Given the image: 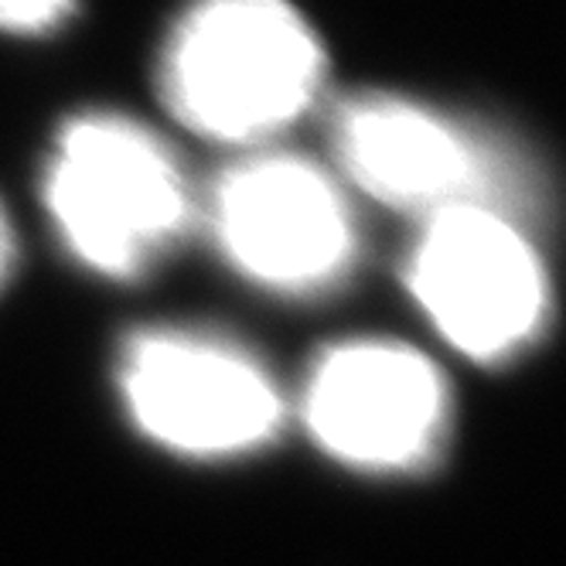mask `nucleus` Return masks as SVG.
Instances as JSON below:
<instances>
[{"mask_svg":"<svg viewBox=\"0 0 566 566\" xmlns=\"http://www.w3.org/2000/svg\"><path fill=\"white\" fill-rule=\"evenodd\" d=\"M325 83L314 28L276 0L188 11L160 55V96L178 124L219 144H260L311 109Z\"/></svg>","mask_w":566,"mask_h":566,"instance_id":"obj_1","label":"nucleus"},{"mask_svg":"<svg viewBox=\"0 0 566 566\" xmlns=\"http://www.w3.org/2000/svg\"><path fill=\"white\" fill-rule=\"evenodd\" d=\"M45 209L65 250L99 276L144 273L191 219L175 154L116 113L75 116L45 168Z\"/></svg>","mask_w":566,"mask_h":566,"instance_id":"obj_2","label":"nucleus"},{"mask_svg":"<svg viewBox=\"0 0 566 566\" xmlns=\"http://www.w3.org/2000/svg\"><path fill=\"white\" fill-rule=\"evenodd\" d=\"M407 287L440 338L474 361L522 352L549 307L539 253L492 206H458L423 219L407 260Z\"/></svg>","mask_w":566,"mask_h":566,"instance_id":"obj_3","label":"nucleus"},{"mask_svg":"<svg viewBox=\"0 0 566 566\" xmlns=\"http://www.w3.org/2000/svg\"><path fill=\"white\" fill-rule=\"evenodd\" d=\"M119 392L144 437L195 461L250 454L283 420V399L256 358L185 328L134 335L119 358Z\"/></svg>","mask_w":566,"mask_h":566,"instance_id":"obj_4","label":"nucleus"},{"mask_svg":"<svg viewBox=\"0 0 566 566\" xmlns=\"http://www.w3.org/2000/svg\"><path fill=\"white\" fill-rule=\"evenodd\" d=\"M209 229L235 273L291 297L335 287L358 247L338 181L294 154L229 168L209 195Z\"/></svg>","mask_w":566,"mask_h":566,"instance_id":"obj_5","label":"nucleus"},{"mask_svg":"<svg viewBox=\"0 0 566 566\" xmlns=\"http://www.w3.org/2000/svg\"><path fill=\"white\" fill-rule=\"evenodd\" d=\"M304 423L328 458L361 471L423 464L448 427V386L433 361L389 338L328 348L304 386Z\"/></svg>","mask_w":566,"mask_h":566,"instance_id":"obj_6","label":"nucleus"},{"mask_svg":"<svg viewBox=\"0 0 566 566\" xmlns=\"http://www.w3.org/2000/svg\"><path fill=\"white\" fill-rule=\"evenodd\" d=\"M335 154L348 181L389 209L437 216L458 206H495V160L440 116L407 96L366 93L335 116Z\"/></svg>","mask_w":566,"mask_h":566,"instance_id":"obj_7","label":"nucleus"},{"mask_svg":"<svg viewBox=\"0 0 566 566\" xmlns=\"http://www.w3.org/2000/svg\"><path fill=\"white\" fill-rule=\"evenodd\" d=\"M75 14L72 4H62V0H24V4H0V31L8 34H49L55 28H62V21H69Z\"/></svg>","mask_w":566,"mask_h":566,"instance_id":"obj_8","label":"nucleus"},{"mask_svg":"<svg viewBox=\"0 0 566 566\" xmlns=\"http://www.w3.org/2000/svg\"><path fill=\"white\" fill-rule=\"evenodd\" d=\"M11 263H14V232H11L8 212L0 209V283L11 273Z\"/></svg>","mask_w":566,"mask_h":566,"instance_id":"obj_9","label":"nucleus"}]
</instances>
